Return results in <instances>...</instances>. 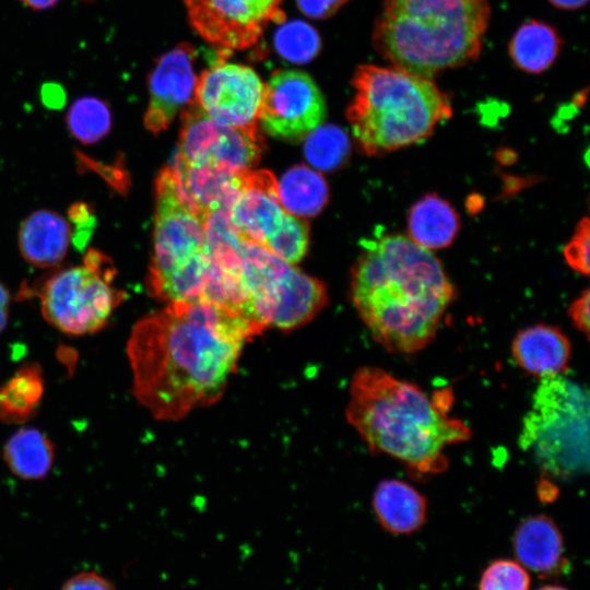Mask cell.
Wrapping results in <instances>:
<instances>
[{
	"label": "cell",
	"mask_w": 590,
	"mask_h": 590,
	"mask_svg": "<svg viewBox=\"0 0 590 590\" xmlns=\"http://www.w3.org/2000/svg\"><path fill=\"white\" fill-rule=\"evenodd\" d=\"M258 333L244 316L205 300L170 303L144 316L127 342L135 399L160 421L215 403Z\"/></svg>",
	"instance_id": "1"
},
{
	"label": "cell",
	"mask_w": 590,
	"mask_h": 590,
	"mask_svg": "<svg viewBox=\"0 0 590 590\" xmlns=\"http://www.w3.org/2000/svg\"><path fill=\"white\" fill-rule=\"evenodd\" d=\"M361 247L351 296L371 337L391 353L424 350L455 297L440 261L403 235L363 239Z\"/></svg>",
	"instance_id": "2"
},
{
	"label": "cell",
	"mask_w": 590,
	"mask_h": 590,
	"mask_svg": "<svg viewBox=\"0 0 590 590\" xmlns=\"http://www.w3.org/2000/svg\"><path fill=\"white\" fill-rule=\"evenodd\" d=\"M449 388L428 394L376 366L358 368L350 384L347 422L373 453L387 455L415 480L449 467L446 449L471 439V428L449 414Z\"/></svg>",
	"instance_id": "3"
},
{
	"label": "cell",
	"mask_w": 590,
	"mask_h": 590,
	"mask_svg": "<svg viewBox=\"0 0 590 590\" xmlns=\"http://www.w3.org/2000/svg\"><path fill=\"white\" fill-rule=\"evenodd\" d=\"M489 16L487 0H384L373 44L394 68L432 79L477 58Z\"/></svg>",
	"instance_id": "4"
},
{
	"label": "cell",
	"mask_w": 590,
	"mask_h": 590,
	"mask_svg": "<svg viewBox=\"0 0 590 590\" xmlns=\"http://www.w3.org/2000/svg\"><path fill=\"white\" fill-rule=\"evenodd\" d=\"M346 117L364 153L380 155L426 140L451 104L430 79L398 68L358 66Z\"/></svg>",
	"instance_id": "5"
},
{
	"label": "cell",
	"mask_w": 590,
	"mask_h": 590,
	"mask_svg": "<svg viewBox=\"0 0 590 590\" xmlns=\"http://www.w3.org/2000/svg\"><path fill=\"white\" fill-rule=\"evenodd\" d=\"M204 221L172 167H164L155 180L153 256L146 280L153 297L182 300L201 293L209 266Z\"/></svg>",
	"instance_id": "6"
},
{
	"label": "cell",
	"mask_w": 590,
	"mask_h": 590,
	"mask_svg": "<svg viewBox=\"0 0 590 590\" xmlns=\"http://www.w3.org/2000/svg\"><path fill=\"white\" fill-rule=\"evenodd\" d=\"M589 393L564 374L546 376L532 396L519 434L546 481H569L589 471Z\"/></svg>",
	"instance_id": "7"
},
{
	"label": "cell",
	"mask_w": 590,
	"mask_h": 590,
	"mask_svg": "<svg viewBox=\"0 0 590 590\" xmlns=\"http://www.w3.org/2000/svg\"><path fill=\"white\" fill-rule=\"evenodd\" d=\"M117 270L110 258L90 248L83 263L57 271L40 286L38 296L45 320L69 335L103 330L126 293L113 285Z\"/></svg>",
	"instance_id": "8"
},
{
	"label": "cell",
	"mask_w": 590,
	"mask_h": 590,
	"mask_svg": "<svg viewBox=\"0 0 590 590\" xmlns=\"http://www.w3.org/2000/svg\"><path fill=\"white\" fill-rule=\"evenodd\" d=\"M188 20L210 45L241 50L258 43L270 23H281L283 0H184Z\"/></svg>",
	"instance_id": "9"
},
{
	"label": "cell",
	"mask_w": 590,
	"mask_h": 590,
	"mask_svg": "<svg viewBox=\"0 0 590 590\" xmlns=\"http://www.w3.org/2000/svg\"><path fill=\"white\" fill-rule=\"evenodd\" d=\"M326 102L305 72L278 70L264 83L258 123L271 137L297 142L326 117Z\"/></svg>",
	"instance_id": "10"
},
{
	"label": "cell",
	"mask_w": 590,
	"mask_h": 590,
	"mask_svg": "<svg viewBox=\"0 0 590 590\" xmlns=\"http://www.w3.org/2000/svg\"><path fill=\"white\" fill-rule=\"evenodd\" d=\"M263 91L252 68L221 61L197 78L194 102L221 126L258 130Z\"/></svg>",
	"instance_id": "11"
},
{
	"label": "cell",
	"mask_w": 590,
	"mask_h": 590,
	"mask_svg": "<svg viewBox=\"0 0 590 590\" xmlns=\"http://www.w3.org/2000/svg\"><path fill=\"white\" fill-rule=\"evenodd\" d=\"M324 285L290 264L250 300L249 320L262 332L292 330L310 321L327 304Z\"/></svg>",
	"instance_id": "12"
},
{
	"label": "cell",
	"mask_w": 590,
	"mask_h": 590,
	"mask_svg": "<svg viewBox=\"0 0 590 590\" xmlns=\"http://www.w3.org/2000/svg\"><path fill=\"white\" fill-rule=\"evenodd\" d=\"M196 49L189 43L178 44L162 55L148 76L149 105L144 126L153 134L167 129L180 109L194 101L197 75Z\"/></svg>",
	"instance_id": "13"
},
{
	"label": "cell",
	"mask_w": 590,
	"mask_h": 590,
	"mask_svg": "<svg viewBox=\"0 0 590 590\" xmlns=\"http://www.w3.org/2000/svg\"><path fill=\"white\" fill-rule=\"evenodd\" d=\"M285 213L273 174L264 169L246 172L239 193L228 210L229 222L237 233L263 246L281 225Z\"/></svg>",
	"instance_id": "14"
},
{
	"label": "cell",
	"mask_w": 590,
	"mask_h": 590,
	"mask_svg": "<svg viewBox=\"0 0 590 590\" xmlns=\"http://www.w3.org/2000/svg\"><path fill=\"white\" fill-rule=\"evenodd\" d=\"M517 562L527 570L551 576L565 568L564 538L558 526L546 515L524 518L512 535Z\"/></svg>",
	"instance_id": "15"
},
{
	"label": "cell",
	"mask_w": 590,
	"mask_h": 590,
	"mask_svg": "<svg viewBox=\"0 0 590 590\" xmlns=\"http://www.w3.org/2000/svg\"><path fill=\"white\" fill-rule=\"evenodd\" d=\"M516 364L535 377L563 374L571 355L569 339L550 324H534L520 330L511 343Z\"/></svg>",
	"instance_id": "16"
},
{
	"label": "cell",
	"mask_w": 590,
	"mask_h": 590,
	"mask_svg": "<svg viewBox=\"0 0 590 590\" xmlns=\"http://www.w3.org/2000/svg\"><path fill=\"white\" fill-rule=\"evenodd\" d=\"M170 167L185 193L204 219L219 210L228 212L239 193L245 174H234L208 165H188L176 154Z\"/></svg>",
	"instance_id": "17"
},
{
	"label": "cell",
	"mask_w": 590,
	"mask_h": 590,
	"mask_svg": "<svg viewBox=\"0 0 590 590\" xmlns=\"http://www.w3.org/2000/svg\"><path fill=\"white\" fill-rule=\"evenodd\" d=\"M371 503L379 524L390 534H412L423 527L427 518L426 497L402 480L379 482Z\"/></svg>",
	"instance_id": "18"
},
{
	"label": "cell",
	"mask_w": 590,
	"mask_h": 590,
	"mask_svg": "<svg viewBox=\"0 0 590 590\" xmlns=\"http://www.w3.org/2000/svg\"><path fill=\"white\" fill-rule=\"evenodd\" d=\"M71 237V225L61 214L51 210H36L20 226L19 248L28 263L49 268L63 260Z\"/></svg>",
	"instance_id": "19"
},
{
	"label": "cell",
	"mask_w": 590,
	"mask_h": 590,
	"mask_svg": "<svg viewBox=\"0 0 590 590\" xmlns=\"http://www.w3.org/2000/svg\"><path fill=\"white\" fill-rule=\"evenodd\" d=\"M459 226L456 210L436 193H427L417 200L408 215V237L427 250L449 246Z\"/></svg>",
	"instance_id": "20"
},
{
	"label": "cell",
	"mask_w": 590,
	"mask_h": 590,
	"mask_svg": "<svg viewBox=\"0 0 590 590\" xmlns=\"http://www.w3.org/2000/svg\"><path fill=\"white\" fill-rule=\"evenodd\" d=\"M2 455L8 468L17 477L40 480L54 464L55 446L42 430L22 427L5 441Z\"/></svg>",
	"instance_id": "21"
},
{
	"label": "cell",
	"mask_w": 590,
	"mask_h": 590,
	"mask_svg": "<svg viewBox=\"0 0 590 590\" xmlns=\"http://www.w3.org/2000/svg\"><path fill=\"white\" fill-rule=\"evenodd\" d=\"M562 39L547 23L530 20L523 23L509 43V55L514 63L529 73H541L557 58Z\"/></svg>",
	"instance_id": "22"
},
{
	"label": "cell",
	"mask_w": 590,
	"mask_h": 590,
	"mask_svg": "<svg viewBox=\"0 0 590 590\" xmlns=\"http://www.w3.org/2000/svg\"><path fill=\"white\" fill-rule=\"evenodd\" d=\"M44 390L39 364H23L0 387V421L5 424H23L32 418L39 409Z\"/></svg>",
	"instance_id": "23"
},
{
	"label": "cell",
	"mask_w": 590,
	"mask_h": 590,
	"mask_svg": "<svg viewBox=\"0 0 590 590\" xmlns=\"http://www.w3.org/2000/svg\"><path fill=\"white\" fill-rule=\"evenodd\" d=\"M278 194L287 213L307 217L323 209L329 190L321 174L305 165H296L278 181Z\"/></svg>",
	"instance_id": "24"
},
{
	"label": "cell",
	"mask_w": 590,
	"mask_h": 590,
	"mask_svg": "<svg viewBox=\"0 0 590 590\" xmlns=\"http://www.w3.org/2000/svg\"><path fill=\"white\" fill-rule=\"evenodd\" d=\"M111 121L109 105L92 95L78 97L66 116L69 132L83 144H92L106 137L111 129Z\"/></svg>",
	"instance_id": "25"
},
{
	"label": "cell",
	"mask_w": 590,
	"mask_h": 590,
	"mask_svg": "<svg viewBox=\"0 0 590 590\" xmlns=\"http://www.w3.org/2000/svg\"><path fill=\"white\" fill-rule=\"evenodd\" d=\"M350 150L347 134L334 125H320L305 137L306 160L320 170H332L342 166Z\"/></svg>",
	"instance_id": "26"
},
{
	"label": "cell",
	"mask_w": 590,
	"mask_h": 590,
	"mask_svg": "<svg viewBox=\"0 0 590 590\" xmlns=\"http://www.w3.org/2000/svg\"><path fill=\"white\" fill-rule=\"evenodd\" d=\"M274 46L278 54L285 60L306 63L319 54L321 39L318 32L308 23L294 20L278 28Z\"/></svg>",
	"instance_id": "27"
},
{
	"label": "cell",
	"mask_w": 590,
	"mask_h": 590,
	"mask_svg": "<svg viewBox=\"0 0 590 590\" xmlns=\"http://www.w3.org/2000/svg\"><path fill=\"white\" fill-rule=\"evenodd\" d=\"M308 239L306 221L286 212L281 225L267 238L263 246L285 262L294 264L305 256Z\"/></svg>",
	"instance_id": "28"
},
{
	"label": "cell",
	"mask_w": 590,
	"mask_h": 590,
	"mask_svg": "<svg viewBox=\"0 0 590 590\" xmlns=\"http://www.w3.org/2000/svg\"><path fill=\"white\" fill-rule=\"evenodd\" d=\"M528 570L517 560L498 558L483 570L477 590H530Z\"/></svg>",
	"instance_id": "29"
},
{
	"label": "cell",
	"mask_w": 590,
	"mask_h": 590,
	"mask_svg": "<svg viewBox=\"0 0 590 590\" xmlns=\"http://www.w3.org/2000/svg\"><path fill=\"white\" fill-rule=\"evenodd\" d=\"M590 224L588 217H582L577 224L573 237L564 248V257L571 269L589 273Z\"/></svg>",
	"instance_id": "30"
},
{
	"label": "cell",
	"mask_w": 590,
	"mask_h": 590,
	"mask_svg": "<svg viewBox=\"0 0 590 590\" xmlns=\"http://www.w3.org/2000/svg\"><path fill=\"white\" fill-rule=\"evenodd\" d=\"M61 590H116L114 585L95 571L76 574L66 581Z\"/></svg>",
	"instance_id": "31"
},
{
	"label": "cell",
	"mask_w": 590,
	"mask_h": 590,
	"mask_svg": "<svg viewBox=\"0 0 590 590\" xmlns=\"http://www.w3.org/2000/svg\"><path fill=\"white\" fill-rule=\"evenodd\" d=\"M349 0H296L303 14L310 19L321 20L331 16Z\"/></svg>",
	"instance_id": "32"
},
{
	"label": "cell",
	"mask_w": 590,
	"mask_h": 590,
	"mask_svg": "<svg viewBox=\"0 0 590 590\" xmlns=\"http://www.w3.org/2000/svg\"><path fill=\"white\" fill-rule=\"evenodd\" d=\"M69 216L78 227L74 234L76 237L73 239V241H75L79 246H83L87 238L85 232L87 231L90 233L92 227V209L86 203L78 202L69 209Z\"/></svg>",
	"instance_id": "33"
},
{
	"label": "cell",
	"mask_w": 590,
	"mask_h": 590,
	"mask_svg": "<svg viewBox=\"0 0 590 590\" xmlns=\"http://www.w3.org/2000/svg\"><path fill=\"white\" fill-rule=\"evenodd\" d=\"M589 290H585L579 297H577L568 309V316L575 328L589 335Z\"/></svg>",
	"instance_id": "34"
},
{
	"label": "cell",
	"mask_w": 590,
	"mask_h": 590,
	"mask_svg": "<svg viewBox=\"0 0 590 590\" xmlns=\"http://www.w3.org/2000/svg\"><path fill=\"white\" fill-rule=\"evenodd\" d=\"M44 103L49 107H61L64 102V92L56 83H47L42 88Z\"/></svg>",
	"instance_id": "35"
},
{
	"label": "cell",
	"mask_w": 590,
	"mask_h": 590,
	"mask_svg": "<svg viewBox=\"0 0 590 590\" xmlns=\"http://www.w3.org/2000/svg\"><path fill=\"white\" fill-rule=\"evenodd\" d=\"M10 293L0 282V333L5 329L9 319Z\"/></svg>",
	"instance_id": "36"
},
{
	"label": "cell",
	"mask_w": 590,
	"mask_h": 590,
	"mask_svg": "<svg viewBox=\"0 0 590 590\" xmlns=\"http://www.w3.org/2000/svg\"><path fill=\"white\" fill-rule=\"evenodd\" d=\"M23 5L33 11H45L54 8L60 0H19Z\"/></svg>",
	"instance_id": "37"
},
{
	"label": "cell",
	"mask_w": 590,
	"mask_h": 590,
	"mask_svg": "<svg viewBox=\"0 0 590 590\" xmlns=\"http://www.w3.org/2000/svg\"><path fill=\"white\" fill-rule=\"evenodd\" d=\"M554 7L563 10H577L585 7L588 0H548Z\"/></svg>",
	"instance_id": "38"
},
{
	"label": "cell",
	"mask_w": 590,
	"mask_h": 590,
	"mask_svg": "<svg viewBox=\"0 0 590 590\" xmlns=\"http://www.w3.org/2000/svg\"><path fill=\"white\" fill-rule=\"evenodd\" d=\"M536 590H569L563 586H559V585H553V583H548V585H544L540 588H538Z\"/></svg>",
	"instance_id": "39"
}]
</instances>
